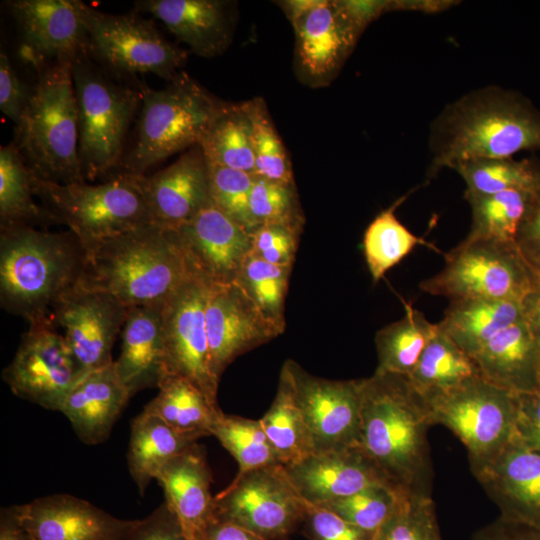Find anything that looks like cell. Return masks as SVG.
Listing matches in <instances>:
<instances>
[{
  "label": "cell",
  "instance_id": "obj_1",
  "mask_svg": "<svg viewBox=\"0 0 540 540\" xmlns=\"http://www.w3.org/2000/svg\"><path fill=\"white\" fill-rule=\"evenodd\" d=\"M360 447L397 491L431 496L426 400L408 376L375 370L360 379Z\"/></svg>",
  "mask_w": 540,
  "mask_h": 540
},
{
  "label": "cell",
  "instance_id": "obj_2",
  "mask_svg": "<svg viewBox=\"0 0 540 540\" xmlns=\"http://www.w3.org/2000/svg\"><path fill=\"white\" fill-rule=\"evenodd\" d=\"M197 274L177 231L151 223L87 249L78 287L131 308L163 303Z\"/></svg>",
  "mask_w": 540,
  "mask_h": 540
},
{
  "label": "cell",
  "instance_id": "obj_3",
  "mask_svg": "<svg viewBox=\"0 0 540 540\" xmlns=\"http://www.w3.org/2000/svg\"><path fill=\"white\" fill-rule=\"evenodd\" d=\"M86 250L71 232L32 226L0 229V302L29 324L51 321L54 307L78 286Z\"/></svg>",
  "mask_w": 540,
  "mask_h": 540
},
{
  "label": "cell",
  "instance_id": "obj_4",
  "mask_svg": "<svg viewBox=\"0 0 540 540\" xmlns=\"http://www.w3.org/2000/svg\"><path fill=\"white\" fill-rule=\"evenodd\" d=\"M429 177L479 158L540 148V120L509 93L488 86L449 104L431 124Z\"/></svg>",
  "mask_w": 540,
  "mask_h": 540
},
{
  "label": "cell",
  "instance_id": "obj_5",
  "mask_svg": "<svg viewBox=\"0 0 540 540\" xmlns=\"http://www.w3.org/2000/svg\"><path fill=\"white\" fill-rule=\"evenodd\" d=\"M228 106L184 71L162 89L147 86L116 175L143 177L170 156L199 145Z\"/></svg>",
  "mask_w": 540,
  "mask_h": 540
},
{
  "label": "cell",
  "instance_id": "obj_6",
  "mask_svg": "<svg viewBox=\"0 0 540 540\" xmlns=\"http://www.w3.org/2000/svg\"><path fill=\"white\" fill-rule=\"evenodd\" d=\"M34 73L31 97L11 143L37 179L57 184L86 182L79 160L72 64L45 66Z\"/></svg>",
  "mask_w": 540,
  "mask_h": 540
},
{
  "label": "cell",
  "instance_id": "obj_7",
  "mask_svg": "<svg viewBox=\"0 0 540 540\" xmlns=\"http://www.w3.org/2000/svg\"><path fill=\"white\" fill-rule=\"evenodd\" d=\"M72 78L83 178L108 180L117 173L148 85L139 88L111 76L87 51L73 61Z\"/></svg>",
  "mask_w": 540,
  "mask_h": 540
},
{
  "label": "cell",
  "instance_id": "obj_8",
  "mask_svg": "<svg viewBox=\"0 0 540 540\" xmlns=\"http://www.w3.org/2000/svg\"><path fill=\"white\" fill-rule=\"evenodd\" d=\"M33 186L54 223L66 225L85 250L152 223L139 177L115 175L98 184H57L34 176Z\"/></svg>",
  "mask_w": 540,
  "mask_h": 540
},
{
  "label": "cell",
  "instance_id": "obj_9",
  "mask_svg": "<svg viewBox=\"0 0 540 540\" xmlns=\"http://www.w3.org/2000/svg\"><path fill=\"white\" fill-rule=\"evenodd\" d=\"M79 11L87 30V54L111 76L139 88V79L154 74L167 82L185 65L188 54L167 40L153 19L133 10L111 14L79 0Z\"/></svg>",
  "mask_w": 540,
  "mask_h": 540
},
{
  "label": "cell",
  "instance_id": "obj_10",
  "mask_svg": "<svg viewBox=\"0 0 540 540\" xmlns=\"http://www.w3.org/2000/svg\"><path fill=\"white\" fill-rule=\"evenodd\" d=\"M540 283L516 244L464 239L445 254L440 272L423 280L422 291L450 301L494 299L523 302Z\"/></svg>",
  "mask_w": 540,
  "mask_h": 540
},
{
  "label": "cell",
  "instance_id": "obj_11",
  "mask_svg": "<svg viewBox=\"0 0 540 540\" xmlns=\"http://www.w3.org/2000/svg\"><path fill=\"white\" fill-rule=\"evenodd\" d=\"M426 402L433 425L445 426L465 446L472 473L496 457L516 435L517 393L481 376Z\"/></svg>",
  "mask_w": 540,
  "mask_h": 540
},
{
  "label": "cell",
  "instance_id": "obj_12",
  "mask_svg": "<svg viewBox=\"0 0 540 540\" xmlns=\"http://www.w3.org/2000/svg\"><path fill=\"white\" fill-rule=\"evenodd\" d=\"M84 375L63 334L51 321L30 323L2 372L16 396L54 411H60L66 396Z\"/></svg>",
  "mask_w": 540,
  "mask_h": 540
},
{
  "label": "cell",
  "instance_id": "obj_13",
  "mask_svg": "<svg viewBox=\"0 0 540 540\" xmlns=\"http://www.w3.org/2000/svg\"><path fill=\"white\" fill-rule=\"evenodd\" d=\"M214 505L216 519L235 523L264 538L285 534L305 513V500L282 464L235 476L214 496Z\"/></svg>",
  "mask_w": 540,
  "mask_h": 540
},
{
  "label": "cell",
  "instance_id": "obj_14",
  "mask_svg": "<svg viewBox=\"0 0 540 540\" xmlns=\"http://www.w3.org/2000/svg\"><path fill=\"white\" fill-rule=\"evenodd\" d=\"M283 367L290 377L312 453L360 446V379L317 377L293 360H287Z\"/></svg>",
  "mask_w": 540,
  "mask_h": 540
},
{
  "label": "cell",
  "instance_id": "obj_15",
  "mask_svg": "<svg viewBox=\"0 0 540 540\" xmlns=\"http://www.w3.org/2000/svg\"><path fill=\"white\" fill-rule=\"evenodd\" d=\"M211 286L199 274L183 283L163 303L162 326L167 375L189 380L218 406L205 320Z\"/></svg>",
  "mask_w": 540,
  "mask_h": 540
},
{
  "label": "cell",
  "instance_id": "obj_16",
  "mask_svg": "<svg viewBox=\"0 0 540 540\" xmlns=\"http://www.w3.org/2000/svg\"><path fill=\"white\" fill-rule=\"evenodd\" d=\"M6 5L19 31L20 58L33 72L72 64L87 51L79 0H10Z\"/></svg>",
  "mask_w": 540,
  "mask_h": 540
},
{
  "label": "cell",
  "instance_id": "obj_17",
  "mask_svg": "<svg viewBox=\"0 0 540 540\" xmlns=\"http://www.w3.org/2000/svg\"><path fill=\"white\" fill-rule=\"evenodd\" d=\"M296 33V55L310 82L325 83L341 68L362 33L340 1L283 2Z\"/></svg>",
  "mask_w": 540,
  "mask_h": 540
},
{
  "label": "cell",
  "instance_id": "obj_18",
  "mask_svg": "<svg viewBox=\"0 0 540 540\" xmlns=\"http://www.w3.org/2000/svg\"><path fill=\"white\" fill-rule=\"evenodd\" d=\"M128 309L109 294L77 286L54 307L50 320L63 329L74 358L87 374L114 362L112 348Z\"/></svg>",
  "mask_w": 540,
  "mask_h": 540
},
{
  "label": "cell",
  "instance_id": "obj_19",
  "mask_svg": "<svg viewBox=\"0 0 540 540\" xmlns=\"http://www.w3.org/2000/svg\"><path fill=\"white\" fill-rule=\"evenodd\" d=\"M205 320L210 367L218 382L236 358L282 334L236 281L211 286Z\"/></svg>",
  "mask_w": 540,
  "mask_h": 540
},
{
  "label": "cell",
  "instance_id": "obj_20",
  "mask_svg": "<svg viewBox=\"0 0 540 540\" xmlns=\"http://www.w3.org/2000/svg\"><path fill=\"white\" fill-rule=\"evenodd\" d=\"M28 540H124L138 520H123L70 494L14 505Z\"/></svg>",
  "mask_w": 540,
  "mask_h": 540
},
{
  "label": "cell",
  "instance_id": "obj_21",
  "mask_svg": "<svg viewBox=\"0 0 540 540\" xmlns=\"http://www.w3.org/2000/svg\"><path fill=\"white\" fill-rule=\"evenodd\" d=\"M175 230L196 272L212 285L236 281L252 253L253 234L213 202Z\"/></svg>",
  "mask_w": 540,
  "mask_h": 540
},
{
  "label": "cell",
  "instance_id": "obj_22",
  "mask_svg": "<svg viewBox=\"0 0 540 540\" xmlns=\"http://www.w3.org/2000/svg\"><path fill=\"white\" fill-rule=\"evenodd\" d=\"M473 475L498 507L500 518L540 529V451L515 435Z\"/></svg>",
  "mask_w": 540,
  "mask_h": 540
},
{
  "label": "cell",
  "instance_id": "obj_23",
  "mask_svg": "<svg viewBox=\"0 0 540 540\" xmlns=\"http://www.w3.org/2000/svg\"><path fill=\"white\" fill-rule=\"evenodd\" d=\"M139 180L152 223L165 228L179 227L212 203L209 166L199 145Z\"/></svg>",
  "mask_w": 540,
  "mask_h": 540
},
{
  "label": "cell",
  "instance_id": "obj_24",
  "mask_svg": "<svg viewBox=\"0 0 540 540\" xmlns=\"http://www.w3.org/2000/svg\"><path fill=\"white\" fill-rule=\"evenodd\" d=\"M284 468L299 495L314 505L376 485L391 486L360 446L312 453Z\"/></svg>",
  "mask_w": 540,
  "mask_h": 540
},
{
  "label": "cell",
  "instance_id": "obj_25",
  "mask_svg": "<svg viewBox=\"0 0 540 540\" xmlns=\"http://www.w3.org/2000/svg\"><path fill=\"white\" fill-rule=\"evenodd\" d=\"M232 4L223 0H138L134 10L159 20L201 57L221 54L233 31Z\"/></svg>",
  "mask_w": 540,
  "mask_h": 540
},
{
  "label": "cell",
  "instance_id": "obj_26",
  "mask_svg": "<svg viewBox=\"0 0 540 540\" xmlns=\"http://www.w3.org/2000/svg\"><path fill=\"white\" fill-rule=\"evenodd\" d=\"M131 397L113 362L85 374L66 396L60 412L83 443L96 445L108 439Z\"/></svg>",
  "mask_w": 540,
  "mask_h": 540
},
{
  "label": "cell",
  "instance_id": "obj_27",
  "mask_svg": "<svg viewBox=\"0 0 540 540\" xmlns=\"http://www.w3.org/2000/svg\"><path fill=\"white\" fill-rule=\"evenodd\" d=\"M163 303L128 309L121 330V351L114 366L132 396L146 388H158L167 376Z\"/></svg>",
  "mask_w": 540,
  "mask_h": 540
},
{
  "label": "cell",
  "instance_id": "obj_28",
  "mask_svg": "<svg viewBox=\"0 0 540 540\" xmlns=\"http://www.w3.org/2000/svg\"><path fill=\"white\" fill-rule=\"evenodd\" d=\"M155 480L164 492L166 506L185 534H204L216 518L210 491L211 472L203 448L196 443L174 457Z\"/></svg>",
  "mask_w": 540,
  "mask_h": 540
},
{
  "label": "cell",
  "instance_id": "obj_29",
  "mask_svg": "<svg viewBox=\"0 0 540 540\" xmlns=\"http://www.w3.org/2000/svg\"><path fill=\"white\" fill-rule=\"evenodd\" d=\"M480 376L514 393L540 391L536 345L523 317L489 340L473 357Z\"/></svg>",
  "mask_w": 540,
  "mask_h": 540
},
{
  "label": "cell",
  "instance_id": "obj_30",
  "mask_svg": "<svg viewBox=\"0 0 540 540\" xmlns=\"http://www.w3.org/2000/svg\"><path fill=\"white\" fill-rule=\"evenodd\" d=\"M523 317V302L494 299L450 301L442 330L472 359L494 336Z\"/></svg>",
  "mask_w": 540,
  "mask_h": 540
},
{
  "label": "cell",
  "instance_id": "obj_31",
  "mask_svg": "<svg viewBox=\"0 0 540 540\" xmlns=\"http://www.w3.org/2000/svg\"><path fill=\"white\" fill-rule=\"evenodd\" d=\"M198 440L195 436L176 431L145 411L137 415L131 423L127 462L139 494H145L163 466Z\"/></svg>",
  "mask_w": 540,
  "mask_h": 540
},
{
  "label": "cell",
  "instance_id": "obj_32",
  "mask_svg": "<svg viewBox=\"0 0 540 540\" xmlns=\"http://www.w3.org/2000/svg\"><path fill=\"white\" fill-rule=\"evenodd\" d=\"M176 431L202 438L211 436V428L222 412L189 380L167 375L158 386L157 395L144 407Z\"/></svg>",
  "mask_w": 540,
  "mask_h": 540
},
{
  "label": "cell",
  "instance_id": "obj_33",
  "mask_svg": "<svg viewBox=\"0 0 540 540\" xmlns=\"http://www.w3.org/2000/svg\"><path fill=\"white\" fill-rule=\"evenodd\" d=\"M477 376L480 374L473 360L437 323L436 333L408 378L413 387L428 400Z\"/></svg>",
  "mask_w": 540,
  "mask_h": 540
},
{
  "label": "cell",
  "instance_id": "obj_34",
  "mask_svg": "<svg viewBox=\"0 0 540 540\" xmlns=\"http://www.w3.org/2000/svg\"><path fill=\"white\" fill-rule=\"evenodd\" d=\"M33 174L16 148H0V229L54 223L48 211L34 200Z\"/></svg>",
  "mask_w": 540,
  "mask_h": 540
},
{
  "label": "cell",
  "instance_id": "obj_35",
  "mask_svg": "<svg viewBox=\"0 0 540 540\" xmlns=\"http://www.w3.org/2000/svg\"><path fill=\"white\" fill-rule=\"evenodd\" d=\"M404 307L402 319L376 333V370L409 376L436 333L437 324L429 322L412 304L404 302Z\"/></svg>",
  "mask_w": 540,
  "mask_h": 540
},
{
  "label": "cell",
  "instance_id": "obj_36",
  "mask_svg": "<svg viewBox=\"0 0 540 540\" xmlns=\"http://www.w3.org/2000/svg\"><path fill=\"white\" fill-rule=\"evenodd\" d=\"M199 146L208 163L255 175L253 125L245 103L229 104Z\"/></svg>",
  "mask_w": 540,
  "mask_h": 540
},
{
  "label": "cell",
  "instance_id": "obj_37",
  "mask_svg": "<svg viewBox=\"0 0 540 540\" xmlns=\"http://www.w3.org/2000/svg\"><path fill=\"white\" fill-rule=\"evenodd\" d=\"M408 197L402 196L381 211L368 225L363 236V253L374 283L400 263L418 245L438 249L424 238L413 234L397 218L395 211Z\"/></svg>",
  "mask_w": 540,
  "mask_h": 540
},
{
  "label": "cell",
  "instance_id": "obj_38",
  "mask_svg": "<svg viewBox=\"0 0 540 540\" xmlns=\"http://www.w3.org/2000/svg\"><path fill=\"white\" fill-rule=\"evenodd\" d=\"M534 190L511 189L488 196L465 198L472 217L466 239L516 244Z\"/></svg>",
  "mask_w": 540,
  "mask_h": 540
},
{
  "label": "cell",
  "instance_id": "obj_39",
  "mask_svg": "<svg viewBox=\"0 0 540 540\" xmlns=\"http://www.w3.org/2000/svg\"><path fill=\"white\" fill-rule=\"evenodd\" d=\"M259 421L280 464L295 463L312 453L290 377L283 366L273 403Z\"/></svg>",
  "mask_w": 540,
  "mask_h": 540
},
{
  "label": "cell",
  "instance_id": "obj_40",
  "mask_svg": "<svg viewBox=\"0 0 540 540\" xmlns=\"http://www.w3.org/2000/svg\"><path fill=\"white\" fill-rule=\"evenodd\" d=\"M211 435L234 457L239 466L236 476L249 471L280 464L259 420H252L223 411L215 420Z\"/></svg>",
  "mask_w": 540,
  "mask_h": 540
},
{
  "label": "cell",
  "instance_id": "obj_41",
  "mask_svg": "<svg viewBox=\"0 0 540 540\" xmlns=\"http://www.w3.org/2000/svg\"><path fill=\"white\" fill-rule=\"evenodd\" d=\"M465 181L464 198L488 196L511 189L534 190L540 176L527 163L510 158H479L453 168Z\"/></svg>",
  "mask_w": 540,
  "mask_h": 540
},
{
  "label": "cell",
  "instance_id": "obj_42",
  "mask_svg": "<svg viewBox=\"0 0 540 540\" xmlns=\"http://www.w3.org/2000/svg\"><path fill=\"white\" fill-rule=\"evenodd\" d=\"M292 267L271 264L251 253L236 279L281 333L286 327L285 300Z\"/></svg>",
  "mask_w": 540,
  "mask_h": 540
},
{
  "label": "cell",
  "instance_id": "obj_43",
  "mask_svg": "<svg viewBox=\"0 0 540 540\" xmlns=\"http://www.w3.org/2000/svg\"><path fill=\"white\" fill-rule=\"evenodd\" d=\"M431 496L399 492L395 507L373 540H442Z\"/></svg>",
  "mask_w": 540,
  "mask_h": 540
},
{
  "label": "cell",
  "instance_id": "obj_44",
  "mask_svg": "<svg viewBox=\"0 0 540 540\" xmlns=\"http://www.w3.org/2000/svg\"><path fill=\"white\" fill-rule=\"evenodd\" d=\"M253 125L255 175L270 181L294 184L285 146L275 130L262 100L245 103Z\"/></svg>",
  "mask_w": 540,
  "mask_h": 540
},
{
  "label": "cell",
  "instance_id": "obj_45",
  "mask_svg": "<svg viewBox=\"0 0 540 540\" xmlns=\"http://www.w3.org/2000/svg\"><path fill=\"white\" fill-rule=\"evenodd\" d=\"M399 492L389 485L381 484L319 506L374 535L391 515Z\"/></svg>",
  "mask_w": 540,
  "mask_h": 540
},
{
  "label": "cell",
  "instance_id": "obj_46",
  "mask_svg": "<svg viewBox=\"0 0 540 540\" xmlns=\"http://www.w3.org/2000/svg\"><path fill=\"white\" fill-rule=\"evenodd\" d=\"M249 207L257 226L282 224L302 230L303 215L294 184H284L256 176Z\"/></svg>",
  "mask_w": 540,
  "mask_h": 540
},
{
  "label": "cell",
  "instance_id": "obj_47",
  "mask_svg": "<svg viewBox=\"0 0 540 540\" xmlns=\"http://www.w3.org/2000/svg\"><path fill=\"white\" fill-rule=\"evenodd\" d=\"M212 202L253 234L257 226L251 216L249 200L256 175L208 163Z\"/></svg>",
  "mask_w": 540,
  "mask_h": 540
},
{
  "label": "cell",
  "instance_id": "obj_48",
  "mask_svg": "<svg viewBox=\"0 0 540 540\" xmlns=\"http://www.w3.org/2000/svg\"><path fill=\"white\" fill-rule=\"evenodd\" d=\"M301 232L282 224L260 225L253 232L252 253L271 264L293 266Z\"/></svg>",
  "mask_w": 540,
  "mask_h": 540
},
{
  "label": "cell",
  "instance_id": "obj_49",
  "mask_svg": "<svg viewBox=\"0 0 540 540\" xmlns=\"http://www.w3.org/2000/svg\"><path fill=\"white\" fill-rule=\"evenodd\" d=\"M303 519L314 540H373V534L354 526L323 506L306 501Z\"/></svg>",
  "mask_w": 540,
  "mask_h": 540
},
{
  "label": "cell",
  "instance_id": "obj_50",
  "mask_svg": "<svg viewBox=\"0 0 540 540\" xmlns=\"http://www.w3.org/2000/svg\"><path fill=\"white\" fill-rule=\"evenodd\" d=\"M32 86L24 83L5 51L0 53V110L16 125L30 100Z\"/></svg>",
  "mask_w": 540,
  "mask_h": 540
},
{
  "label": "cell",
  "instance_id": "obj_51",
  "mask_svg": "<svg viewBox=\"0 0 540 540\" xmlns=\"http://www.w3.org/2000/svg\"><path fill=\"white\" fill-rule=\"evenodd\" d=\"M124 540H189L165 503L145 519L138 520Z\"/></svg>",
  "mask_w": 540,
  "mask_h": 540
},
{
  "label": "cell",
  "instance_id": "obj_52",
  "mask_svg": "<svg viewBox=\"0 0 540 540\" xmlns=\"http://www.w3.org/2000/svg\"><path fill=\"white\" fill-rule=\"evenodd\" d=\"M516 245L540 283V185L532 194Z\"/></svg>",
  "mask_w": 540,
  "mask_h": 540
},
{
  "label": "cell",
  "instance_id": "obj_53",
  "mask_svg": "<svg viewBox=\"0 0 540 540\" xmlns=\"http://www.w3.org/2000/svg\"><path fill=\"white\" fill-rule=\"evenodd\" d=\"M516 435L540 451V391L517 393Z\"/></svg>",
  "mask_w": 540,
  "mask_h": 540
},
{
  "label": "cell",
  "instance_id": "obj_54",
  "mask_svg": "<svg viewBox=\"0 0 540 540\" xmlns=\"http://www.w3.org/2000/svg\"><path fill=\"white\" fill-rule=\"evenodd\" d=\"M471 540H540V529L498 517L478 529Z\"/></svg>",
  "mask_w": 540,
  "mask_h": 540
},
{
  "label": "cell",
  "instance_id": "obj_55",
  "mask_svg": "<svg viewBox=\"0 0 540 540\" xmlns=\"http://www.w3.org/2000/svg\"><path fill=\"white\" fill-rule=\"evenodd\" d=\"M205 540H266L235 523L215 519L204 532Z\"/></svg>",
  "mask_w": 540,
  "mask_h": 540
},
{
  "label": "cell",
  "instance_id": "obj_56",
  "mask_svg": "<svg viewBox=\"0 0 540 540\" xmlns=\"http://www.w3.org/2000/svg\"><path fill=\"white\" fill-rule=\"evenodd\" d=\"M523 315L536 345L540 371V284L523 301Z\"/></svg>",
  "mask_w": 540,
  "mask_h": 540
},
{
  "label": "cell",
  "instance_id": "obj_57",
  "mask_svg": "<svg viewBox=\"0 0 540 540\" xmlns=\"http://www.w3.org/2000/svg\"><path fill=\"white\" fill-rule=\"evenodd\" d=\"M0 540H28L18 521L14 506L1 511Z\"/></svg>",
  "mask_w": 540,
  "mask_h": 540
},
{
  "label": "cell",
  "instance_id": "obj_58",
  "mask_svg": "<svg viewBox=\"0 0 540 540\" xmlns=\"http://www.w3.org/2000/svg\"><path fill=\"white\" fill-rule=\"evenodd\" d=\"M189 540H205L204 534L198 533L193 535H187Z\"/></svg>",
  "mask_w": 540,
  "mask_h": 540
}]
</instances>
